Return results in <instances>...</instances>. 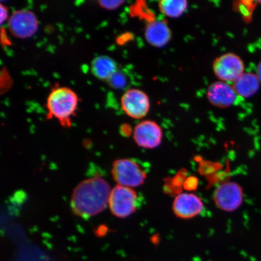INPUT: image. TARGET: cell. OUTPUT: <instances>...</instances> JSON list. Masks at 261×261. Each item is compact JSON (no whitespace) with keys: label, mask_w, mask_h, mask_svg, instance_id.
Here are the masks:
<instances>
[{"label":"cell","mask_w":261,"mask_h":261,"mask_svg":"<svg viewBox=\"0 0 261 261\" xmlns=\"http://www.w3.org/2000/svg\"><path fill=\"white\" fill-rule=\"evenodd\" d=\"M120 103L123 112L133 119H142L149 112V97L141 90H127L121 97Z\"/></svg>","instance_id":"cell-7"},{"label":"cell","mask_w":261,"mask_h":261,"mask_svg":"<svg viewBox=\"0 0 261 261\" xmlns=\"http://www.w3.org/2000/svg\"><path fill=\"white\" fill-rule=\"evenodd\" d=\"M108 83L114 89H121L126 86V77L123 73L117 71L108 81Z\"/></svg>","instance_id":"cell-16"},{"label":"cell","mask_w":261,"mask_h":261,"mask_svg":"<svg viewBox=\"0 0 261 261\" xmlns=\"http://www.w3.org/2000/svg\"><path fill=\"white\" fill-rule=\"evenodd\" d=\"M172 33L165 20L151 21L146 25L145 40L149 45L155 48H163L171 40Z\"/></svg>","instance_id":"cell-12"},{"label":"cell","mask_w":261,"mask_h":261,"mask_svg":"<svg viewBox=\"0 0 261 261\" xmlns=\"http://www.w3.org/2000/svg\"><path fill=\"white\" fill-rule=\"evenodd\" d=\"M133 138L136 144L141 148L154 149L161 144L162 129L158 123L152 120H143L136 126Z\"/></svg>","instance_id":"cell-9"},{"label":"cell","mask_w":261,"mask_h":261,"mask_svg":"<svg viewBox=\"0 0 261 261\" xmlns=\"http://www.w3.org/2000/svg\"><path fill=\"white\" fill-rule=\"evenodd\" d=\"M206 95L211 105L220 109H227L234 105L238 96L232 86L220 81L208 87Z\"/></svg>","instance_id":"cell-10"},{"label":"cell","mask_w":261,"mask_h":261,"mask_svg":"<svg viewBox=\"0 0 261 261\" xmlns=\"http://www.w3.org/2000/svg\"><path fill=\"white\" fill-rule=\"evenodd\" d=\"M203 208V202L193 194H179L173 203V211L175 215L182 219H189L198 216Z\"/></svg>","instance_id":"cell-11"},{"label":"cell","mask_w":261,"mask_h":261,"mask_svg":"<svg viewBox=\"0 0 261 261\" xmlns=\"http://www.w3.org/2000/svg\"><path fill=\"white\" fill-rule=\"evenodd\" d=\"M39 22L34 12L29 10H17L8 20V28L16 38L27 39L34 36L38 29Z\"/></svg>","instance_id":"cell-6"},{"label":"cell","mask_w":261,"mask_h":261,"mask_svg":"<svg viewBox=\"0 0 261 261\" xmlns=\"http://www.w3.org/2000/svg\"><path fill=\"white\" fill-rule=\"evenodd\" d=\"M256 74L257 77H258L260 83H261V61L259 64L257 65Z\"/></svg>","instance_id":"cell-19"},{"label":"cell","mask_w":261,"mask_h":261,"mask_svg":"<svg viewBox=\"0 0 261 261\" xmlns=\"http://www.w3.org/2000/svg\"><path fill=\"white\" fill-rule=\"evenodd\" d=\"M79 102V97L73 90L57 85L52 88L47 99V119H56L64 128H70Z\"/></svg>","instance_id":"cell-2"},{"label":"cell","mask_w":261,"mask_h":261,"mask_svg":"<svg viewBox=\"0 0 261 261\" xmlns=\"http://www.w3.org/2000/svg\"><path fill=\"white\" fill-rule=\"evenodd\" d=\"M125 1H103V0H100L98 1V4L100 6L101 8L109 10V11H113L118 9L121 6L123 3H125Z\"/></svg>","instance_id":"cell-17"},{"label":"cell","mask_w":261,"mask_h":261,"mask_svg":"<svg viewBox=\"0 0 261 261\" xmlns=\"http://www.w3.org/2000/svg\"><path fill=\"white\" fill-rule=\"evenodd\" d=\"M243 198L242 188L234 182L220 185L214 194V201L217 207L228 212L238 210L242 204Z\"/></svg>","instance_id":"cell-8"},{"label":"cell","mask_w":261,"mask_h":261,"mask_svg":"<svg viewBox=\"0 0 261 261\" xmlns=\"http://www.w3.org/2000/svg\"><path fill=\"white\" fill-rule=\"evenodd\" d=\"M0 7H1V24H3V22L8 18L9 12L8 9L3 5L1 4Z\"/></svg>","instance_id":"cell-18"},{"label":"cell","mask_w":261,"mask_h":261,"mask_svg":"<svg viewBox=\"0 0 261 261\" xmlns=\"http://www.w3.org/2000/svg\"><path fill=\"white\" fill-rule=\"evenodd\" d=\"M140 205V198L132 188L117 185L111 191L109 206L114 217L125 218L135 213Z\"/></svg>","instance_id":"cell-3"},{"label":"cell","mask_w":261,"mask_h":261,"mask_svg":"<svg viewBox=\"0 0 261 261\" xmlns=\"http://www.w3.org/2000/svg\"><path fill=\"white\" fill-rule=\"evenodd\" d=\"M112 174L118 185L130 188L140 187L144 184L146 178V172L139 163L130 159L114 161Z\"/></svg>","instance_id":"cell-4"},{"label":"cell","mask_w":261,"mask_h":261,"mask_svg":"<svg viewBox=\"0 0 261 261\" xmlns=\"http://www.w3.org/2000/svg\"><path fill=\"white\" fill-rule=\"evenodd\" d=\"M91 68L94 76L100 80L107 82L118 71L116 62L105 55L94 58L91 62Z\"/></svg>","instance_id":"cell-14"},{"label":"cell","mask_w":261,"mask_h":261,"mask_svg":"<svg viewBox=\"0 0 261 261\" xmlns=\"http://www.w3.org/2000/svg\"><path fill=\"white\" fill-rule=\"evenodd\" d=\"M260 81L256 74L244 73L233 83V88L238 96L252 97L258 91Z\"/></svg>","instance_id":"cell-13"},{"label":"cell","mask_w":261,"mask_h":261,"mask_svg":"<svg viewBox=\"0 0 261 261\" xmlns=\"http://www.w3.org/2000/svg\"><path fill=\"white\" fill-rule=\"evenodd\" d=\"M212 68L218 80L229 84L233 83L244 73L245 65L238 55L227 53L215 59Z\"/></svg>","instance_id":"cell-5"},{"label":"cell","mask_w":261,"mask_h":261,"mask_svg":"<svg viewBox=\"0 0 261 261\" xmlns=\"http://www.w3.org/2000/svg\"><path fill=\"white\" fill-rule=\"evenodd\" d=\"M162 14L171 18H177L185 14L188 7L186 0H162L159 2Z\"/></svg>","instance_id":"cell-15"},{"label":"cell","mask_w":261,"mask_h":261,"mask_svg":"<svg viewBox=\"0 0 261 261\" xmlns=\"http://www.w3.org/2000/svg\"><path fill=\"white\" fill-rule=\"evenodd\" d=\"M109 182L96 176L84 179L74 188L70 201L73 213L84 219L102 212L109 205L111 193Z\"/></svg>","instance_id":"cell-1"}]
</instances>
